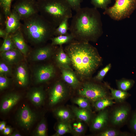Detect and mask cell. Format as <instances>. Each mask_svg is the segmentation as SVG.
Instances as JSON below:
<instances>
[{
  "mask_svg": "<svg viewBox=\"0 0 136 136\" xmlns=\"http://www.w3.org/2000/svg\"><path fill=\"white\" fill-rule=\"evenodd\" d=\"M76 12L69 26L70 33L78 41H96L103 32L101 15L97 9L81 8Z\"/></svg>",
  "mask_w": 136,
  "mask_h": 136,
  "instance_id": "obj_1",
  "label": "cell"
},
{
  "mask_svg": "<svg viewBox=\"0 0 136 136\" xmlns=\"http://www.w3.org/2000/svg\"><path fill=\"white\" fill-rule=\"evenodd\" d=\"M71 64L81 79L90 77L100 63L101 59L96 49L88 42L73 41L65 48Z\"/></svg>",
  "mask_w": 136,
  "mask_h": 136,
  "instance_id": "obj_2",
  "label": "cell"
},
{
  "mask_svg": "<svg viewBox=\"0 0 136 136\" xmlns=\"http://www.w3.org/2000/svg\"><path fill=\"white\" fill-rule=\"evenodd\" d=\"M56 27L38 13L23 20L20 29L29 42L39 45L51 39Z\"/></svg>",
  "mask_w": 136,
  "mask_h": 136,
  "instance_id": "obj_3",
  "label": "cell"
},
{
  "mask_svg": "<svg viewBox=\"0 0 136 136\" xmlns=\"http://www.w3.org/2000/svg\"><path fill=\"white\" fill-rule=\"evenodd\" d=\"M37 4L39 13L56 27L65 18L72 17V10L64 0H41Z\"/></svg>",
  "mask_w": 136,
  "mask_h": 136,
  "instance_id": "obj_4",
  "label": "cell"
},
{
  "mask_svg": "<svg viewBox=\"0 0 136 136\" xmlns=\"http://www.w3.org/2000/svg\"><path fill=\"white\" fill-rule=\"evenodd\" d=\"M112 6L108 7L103 13L117 21L129 18L136 9V0H115Z\"/></svg>",
  "mask_w": 136,
  "mask_h": 136,
  "instance_id": "obj_5",
  "label": "cell"
},
{
  "mask_svg": "<svg viewBox=\"0 0 136 136\" xmlns=\"http://www.w3.org/2000/svg\"><path fill=\"white\" fill-rule=\"evenodd\" d=\"M78 93L94 103L100 99L108 97V92L104 87L89 82L83 84L78 90Z\"/></svg>",
  "mask_w": 136,
  "mask_h": 136,
  "instance_id": "obj_6",
  "label": "cell"
},
{
  "mask_svg": "<svg viewBox=\"0 0 136 136\" xmlns=\"http://www.w3.org/2000/svg\"><path fill=\"white\" fill-rule=\"evenodd\" d=\"M12 7L23 21L39 13L37 0H17Z\"/></svg>",
  "mask_w": 136,
  "mask_h": 136,
  "instance_id": "obj_7",
  "label": "cell"
},
{
  "mask_svg": "<svg viewBox=\"0 0 136 136\" xmlns=\"http://www.w3.org/2000/svg\"><path fill=\"white\" fill-rule=\"evenodd\" d=\"M17 121L21 127L29 129L33 125L37 118V115L26 105H24L18 111Z\"/></svg>",
  "mask_w": 136,
  "mask_h": 136,
  "instance_id": "obj_8",
  "label": "cell"
},
{
  "mask_svg": "<svg viewBox=\"0 0 136 136\" xmlns=\"http://www.w3.org/2000/svg\"><path fill=\"white\" fill-rule=\"evenodd\" d=\"M129 107L126 105H122L115 108L109 116L111 124L115 126L123 124L127 120L130 112Z\"/></svg>",
  "mask_w": 136,
  "mask_h": 136,
  "instance_id": "obj_9",
  "label": "cell"
},
{
  "mask_svg": "<svg viewBox=\"0 0 136 136\" xmlns=\"http://www.w3.org/2000/svg\"><path fill=\"white\" fill-rule=\"evenodd\" d=\"M67 93V88L64 83L61 81L57 82L49 92V105L53 106L60 102L65 97Z\"/></svg>",
  "mask_w": 136,
  "mask_h": 136,
  "instance_id": "obj_10",
  "label": "cell"
},
{
  "mask_svg": "<svg viewBox=\"0 0 136 136\" xmlns=\"http://www.w3.org/2000/svg\"><path fill=\"white\" fill-rule=\"evenodd\" d=\"M55 70L51 64L42 65L35 70L34 76L35 82L40 83L47 82L54 76Z\"/></svg>",
  "mask_w": 136,
  "mask_h": 136,
  "instance_id": "obj_11",
  "label": "cell"
},
{
  "mask_svg": "<svg viewBox=\"0 0 136 136\" xmlns=\"http://www.w3.org/2000/svg\"><path fill=\"white\" fill-rule=\"evenodd\" d=\"M17 65L14 73L15 82L19 87H25L28 84L29 81L27 65L25 62H21Z\"/></svg>",
  "mask_w": 136,
  "mask_h": 136,
  "instance_id": "obj_12",
  "label": "cell"
},
{
  "mask_svg": "<svg viewBox=\"0 0 136 136\" xmlns=\"http://www.w3.org/2000/svg\"><path fill=\"white\" fill-rule=\"evenodd\" d=\"M109 121V111L106 108L99 111L91 122V128L93 131H101L106 127Z\"/></svg>",
  "mask_w": 136,
  "mask_h": 136,
  "instance_id": "obj_13",
  "label": "cell"
},
{
  "mask_svg": "<svg viewBox=\"0 0 136 136\" xmlns=\"http://www.w3.org/2000/svg\"><path fill=\"white\" fill-rule=\"evenodd\" d=\"M21 20L18 14L12 9L5 20V29L8 35L13 34L20 29L21 24Z\"/></svg>",
  "mask_w": 136,
  "mask_h": 136,
  "instance_id": "obj_14",
  "label": "cell"
},
{
  "mask_svg": "<svg viewBox=\"0 0 136 136\" xmlns=\"http://www.w3.org/2000/svg\"><path fill=\"white\" fill-rule=\"evenodd\" d=\"M55 46L51 44L37 48L32 52L31 60L33 61H40L47 59L53 53Z\"/></svg>",
  "mask_w": 136,
  "mask_h": 136,
  "instance_id": "obj_15",
  "label": "cell"
},
{
  "mask_svg": "<svg viewBox=\"0 0 136 136\" xmlns=\"http://www.w3.org/2000/svg\"><path fill=\"white\" fill-rule=\"evenodd\" d=\"M21 97L19 94L11 93L5 95L1 101L0 111L3 113H6L18 103Z\"/></svg>",
  "mask_w": 136,
  "mask_h": 136,
  "instance_id": "obj_16",
  "label": "cell"
},
{
  "mask_svg": "<svg viewBox=\"0 0 136 136\" xmlns=\"http://www.w3.org/2000/svg\"><path fill=\"white\" fill-rule=\"evenodd\" d=\"M0 52L2 59L11 65L17 64L23 59V54L16 48Z\"/></svg>",
  "mask_w": 136,
  "mask_h": 136,
  "instance_id": "obj_17",
  "label": "cell"
},
{
  "mask_svg": "<svg viewBox=\"0 0 136 136\" xmlns=\"http://www.w3.org/2000/svg\"><path fill=\"white\" fill-rule=\"evenodd\" d=\"M10 35L16 48L23 55H26L29 52V47L25 42V38L20 29Z\"/></svg>",
  "mask_w": 136,
  "mask_h": 136,
  "instance_id": "obj_18",
  "label": "cell"
},
{
  "mask_svg": "<svg viewBox=\"0 0 136 136\" xmlns=\"http://www.w3.org/2000/svg\"><path fill=\"white\" fill-rule=\"evenodd\" d=\"M27 97L34 105L41 106L43 103L45 97L43 88L40 87L31 89L28 93Z\"/></svg>",
  "mask_w": 136,
  "mask_h": 136,
  "instance_id": "obj_19",
  "label": "cell"
},
{
  "mask_svg": "<svg viewBox=\"0 0 136 136\" xmlns=\"http://www.w3.org/2000/svg\"><path fill=\"white\" fill-rule=\"evenodd\" d=\"M63 80L74 89L79 87L81 83L72 69L61 68Z\"/></svg>",
  "mask_w": 136,
  "mask_h": 136,
  "instance_id": "obj_20",
  "label": "cell"
},
{
  "mask_svg": "<svg viewBox=\"0 0 136 136\" xmlns=\"http://www.w3.org/2000/svg\"><path fill=\"white\" fill-rule=\"evenodd\" d=\"M55 57L56 62L60 68L72 69L71 61L69 56L65 52L62 46L58 49Z\"/></svg>",
  "mask_w": 136,
  "mask_h": 136,
  "instance_id": "obj_21",
  "label": "cell"
},
{
  "mask_svg": "<svg viewBox=\"0 0 136 136\" xmlns=\"http://www.w3.org/2000/svg\"><path fill=\"white\" fill-rule=\"evenodd\" d=\"M72 111L77 118L81 121L89 124L91 119V110L77 107H71Z\"/></svg>",
  "mask_w": 136,
  "mask_h": 136,
  "instance_id": "obj_22",
  "label": "cell"
},
{
  "mask_svg": "<svg viewBox=\"0 0 136 136\" xmlns=\"http://www.w3.org/2000/svg\"><path fill=\"white\" fill-rule=\"evenodd\" d=\"M105 85L111 91V98L115 100L118 103H123L130 95L127 91H123L119 89H113L106 83H105Z\"/></svg>",
  "mask_w": 136,
  "mask_h": 136,
  "instance_id": "obj_23",
  "label": "cell"
},
{
  "mask_svg": "<svg viewBox=\"0 0 136 136\" xmlns=\"http://www.w3.org/2000/svg\"><path fill=\"white\" fill-rule=\"evenodd\" d=\"M73 113L69 110L64 108H57L54 111L56 117L60 121L69 122L72 120Z\"/></svg>",
  "mask_w": 136,
  "mask_h": 136,
  "instance_id": "obj_24",
  "label": "cell"
},
{
  "mask_svg": "<svg viewBox=\"0 0 136 136\" xmlns=\"http://www.w3.org/2000/svg\"><path fill=\"white\" fill-rule=\"evenodd\" d=\"M75 39L74 36L70 33L63 35L56 36L52 37L51 40L52 45L55 46L57 45L62 46L63 44L70 43L73 41Z\"/></svg>",
  "mask_w": 136,
  "mask_h": 136,
  "instance_id": "obj_25",
  "label": "cell"
},
{
  "mask_svg": "<svg viewBox=\"0 0 136 136\" xmlns=\"http://www.w3.org/2000/svg\"><path fill=\"white\" fill-rule=\"evenodd\" d=\"M70 126L71 132L75 135H80L83 134L86 130L84 124L80 121L69 122Z\"/></svg>",
  "mask_w": 136,
  "mask_h": 136,
  "instance_id": "obj_26",
  "label": "cell"
},
{
  "mask_svg": "<svg viewBox=\"0 0 136 136\" xmlns=\"http://www.w3.org/2000/svg\"><path fill=\"white\" fill-rule=\"evenodd\" d=\"M114 102L112 99L108 97L99 99L94 103V106L96 111H100L107 107L112 106Z\"/></svg>",
  "mask_w": 136,
  "mask_h": 136,
  "instance_id": "obj_27",
  "label": "cell"
},
{
  "mask_svg": "<svg viewBox=\"0 0 136 136\" xmlns=\"http://www.w3.org/2000/svg\"><path fill=\"white\" fill-rule=\"evenodd\" d=\"M96 135L98 136H127V133L122 132L114 128L106 127Z\"/></svg>",
  "mask_w": 136,
  "mask_h": 136,
  "instance_id": "obj_28",
  "label": "cell"
},
{
  "mask_svg": "<svg viewBox=\"0 0 136 136\" xmlns=\"http://www.w3.org/2000/svg\"><path fill=\"white\" fill-rule=\"evenodd\" d=\"M69 133H71L69 122L60 121L57 125L56 132L53 135L60 136Z\"/></svg>",
  "mask_w": 136,
  "mask_h": 136,
  "instance_id": "obj_29",
  "label": "cell"
},
{
  "mask_svg": "<svg viewBox=\"0 0 136 136\" xmlns=\"http://www.w3.org/2000/svg\"><path fill=\"white\" fill-rule=\"evenodd\" d=\"M69 18L64 19L56 28L54 33V36L65 35L68 34L69 28L68 23Z\"/></svg>",
  "mask_w": 136,
  "mask_h": 136,
  "instance_id": "obj_30",
  "label": "cell"
},
{
  "mask_svg": "<svg viewBox=\"0 0 136 136\" xmlns=\"http://www.w3.org/2000/svg\"><path fill=\"white\" fill-rule=\"evenodd\" d=\"M134 81L132 80L122 79L117 80V85L119 89L127 91L133 86Z\"/></svg>",
  "mask_w": 136,
  "mask_h": 136,
  "instance_id": "obj_31",
  "label": "cell"
},
{
  "mask_svg": "<svg viewBox=\"0 0 136 136\" xmlns=\"http://www.w3.org/2000/svg\"><path fill=\"white\" fill-rule=\"evenodd\" d=\"M47 132L46 123L45 119L43 118L38 125L34 131L33 134L36 136H46Z\"/></svg>",
  "mask_w": 136,
  "mask_h": 136,
  "instance_id": "obj_32",
  "label": "cell"
},
{
  "mask_svg": "<svg viewBox=\"0 0 136 136\" xmlns=\"http://www.w3.org/2000/svg\"><path fill=\"white\" fill-rule=\"evenodd\" d=\"M13 0H0V6L2 12L6 19L11 11L12 2Z\"/></svg>",
  "mask_w": 136,
  "mask_h": 136,
  "instance_id": "obj_33",
  "label": "cell"
},
{
  "mask_svg": "<svg viewBox=\"0 0 136 136\" xmlns=\"http://www.w3.org/2000/svg\"><path fill=\"white\" fill-rule=\"evenodd\" d=\"M11 65L1 59L0 61V75L9 77L12 74Z\"/></svg>",
  "mask_w": 136,
  "mask_h": 136,
  "instance_id": "obj_34",
  "label": "cell"
},
{
  "mask_svg": "<svg viewBox=\"0 0 136 136\" xmlns=\"http://www.w3.org/2000/svg\"><path fill=\"white\" fill-rule=\"evenodd\" d=\"M89 101L86 98L81 96L76 98L73 100L74 103L78 105L79 107L91 110Z\"/></svg>",
  "mask_w": 136,
  "mask_h": 136,
  "instance_id": "obj_35",
  "label": "cell"
},
{
  "mask_svg": "<svg viewBox=\"0 0 136 136\" xmlns=\"http://www.w3.org/2000/svg\"><path fill=\"white\" fill-rule=\"evenodd\" d=\"M112 0H90L91 3L94 7L106 10L108 5L111 3Z\"/></svg>",
  "mask_w": 136,
  "mask_h": 136,
  "instance_id": "obj_36",
  "label": "cell"
},
{
  "mask_svg": "<svg viewBox=\"0 0 136 136\" xmlns=\"http://www.w3.org/2000/svg\"><path fill=\"white\" fill-rule=\"evenodd\" d=\"M111 64H109L101 70L94 78V79L96 81H102L104 77L111 68Z\"/></svg>",
  "mask_w": 136,
  "mask_h": 136,
  "instance_id": "obj_37",
  "label": "cell"
},
{
  "mask_svg": "<svg viewBox=\"0 0 136 136\" xmlns=\"http://www.w3.org/2000/svg\"><path fill=\"white\" fill-rule=\"evenodd\" d=\"M70 6L72 10L76 12L81 8V4L83 0H64Z\"/></svg>",
  "mask_w": 136,
  "mask_h": 136,
  "instance_id": "obj_38",
  "label": "cell"
},
{
  "mask_svg": "<svg viewBox=\"0 0 136 136\" xmlns=\"http://www.w3.org/2000/svg\"><path fill=\"white\" fill-rule=\"evenodd\" d=\"M10 80L8 77L0 75V90L1 91L6 89L9 86Z\"/></svg>",
  "mask_w": 136,
  "mask_h": 136,
  "instance_id": "obj_39",
  "label": "cell"
},
{
  "mask_svg": "<svg viewBox=\"0 0 136 136\" xmlns=\"http://www.w3.org/2000/svg\"><path fill=\"white\" fill-rule=\"evenodd\" d=\"M9 46L15 47L10 35H8L4 39V42L0 48Z\"/></svg>",
  "mask_w": 136,
  "mask_h": 136,
  "instance_id": "obj_40",
  "label": "cell"
},
{
  "mask_svg": "<svg viewBox=\"0 0 136 136\" xmlns=\"http://www.w3.org/2000/svg\"><path fill=\"white\" fill-rule=\"evenodd\" d=\"M130 124L131 129L136 133V112L132 115L130 121Z\"/></svg>",
  "mask_w": 136,
  "mask_h": 136,
  "instance_id": "obj_41",
  "label": "cell"
},
{
  "mask_svg": "<svg viewBox=\"0 0 136 136\" xmlns=\"http://www.w3.org/2000/svg\"><path fill=\"white\" fill-rule=\"evenodd\" d=\"M12 131V130L11 127L9 126H7L2 131V133L5 135H10Z\"/></svg>",
  "mask_w": 136,
  "mask_h": 136,
  "instance_id": "obj_42",
  "label": "cell"
},
{
  "mask_svg": "<svg viewBox=\"0 0 136 136\" xmlns=\"http://www.w3.org/2000/svg\"><path fill=\"white\" fill-rule=\"evenodd\" d=\"M9 35L7 33L5 29L3 28H0V37L5 39Z\"/></svg>",
  "mask_w": 136,
  "mask_h": 136,
  "instance_id": "obj_43",
  "label": "cell"
},
{
  "mask_svg": "<svg viewBox=\"0 0 136 136\" xmlns=\"http://www.w3.org/2000/svg\"><path fill=\"white\" fill-rule=\"evenodd\" d=\"M4 16L3 14L2 13L0 14V23L1 27L3 28L4 26L5 25V21H4V19L3 16Z\"/></svg>",
  "mask_w": 136,
  "mask_h": 136,
  "instance_id": "obj_44",
  "label": "cell"
},
{
  "mask_svg": "<svg viewBox=\"0 0 136 136\" xmlns=\"http://www.w3.org/2000/svg\"><path fill=\"white\" fill-rule=\"evenodd\" d=\"M6 122L4 121L0 122V131H2L5 128L6 126Z\"/></svg>",
  "mask_w": 136,
  "mask_h": 136,
  "instance_id": "obj_45",
  "label": "cell"
},
{
  "mask_svg": "<svg viewBox=\"0 0 136 136\" xmlns=\"http://www.w3.org/2000/svg\"><path fill=\"white\" fill-rule=\"evenodd\" d=\"M9 136H21L19 132L17 131H15L12 133H11Z\"/></svg>",
  "mask_w": 136,
  "mask_h": 136,
  "instance_id": "obj_46",
  "label": "cell"
},
{
  "mask_svg": "<svg viewBox=\"0 0 136 136\" xmlns=\"http://www.w3.org/2000/svg\"><path fill=\"white\" fill-rule=\"evenodd\" d=\"M37 0V1H40V0Z\"/></svg>",
  "mask_w": 136,
  "mask_h": 136,
  "instance_id": "obj_47",
  "label": "cell"
}]
</instances>
